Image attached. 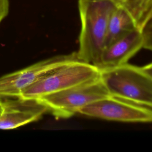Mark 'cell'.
Here are the masks:
<instances>
[{
	"label": "cell",
	"mask_w": 152,
	"mask_h": 152,
	"mask_svg": "<svg viewBox=\"0 0 152 152\" xmlns=\"http://www.w3.org/2000/svg\"><path fill=\"white\" fill-rule=\"evenodd\" d=\"M99 76L97 66L84 61L74 52L67 54L61 64L24 89L20 97L37 99Z\"/></svg>",
	"instance_id": "obj_2"
},
{
	"label": "cell",
	"mask_w": 152,
	"mask_h": 152,
	"mask_svg": "<svg viewBox=\"0 0 152 152\" xmlns=\"http://www.w3.org/2000/svg\"><path fill=\"white\" fill-rule=\"evenodd\" d=\"M1 109H2V100L0 99V112L1 111Z\"/></svg>",
	"instance_id": "obj_15"
},
{
	"label": "cell",
	"mask_w": 152,
	"mask_h": 152,
	"mask_svg": "<svg viewBox=\"0 0 152 152\" xmlns=\"http://www.w3.org/2000/svg\"><path fill=\"white\" fill-rule=\"evenodd\" d=\"M78 113L111 121L152 123V106L112 95L84 107Z\"/></svg>",
	"instance_id": "obj_5"
},
{
	"label": "cell",
	"mask_w": 152,
	"mask_h": 152,
	"mask_svg": "<svg viewBox=\"0 0 152 152\" xmlns=\"http://www.w3.org/2000/svg\"><path fill=\"white\" fill-rule=\"evenodd\" d=\"M135 29L138 28L130 15L123 9L116 7L109 18L104 48Z\"/></svg>",
	"instance_id": "obj_9"
},
{
	"label": "cell",
	"mask_w": 152,
	"mask_h": 152,
	"mask_svg": "<svg viewBox=\"0 0 152 152\" xmlns=\"http://www.w3.org/2000/svg\"><path fill=\"white\" fill-rule=\"evenodd\" d=\"M143 37V48L152 51V15L141 29Z\"/></svg>",
	"instance_id": "obj_11"
},
{
	"label": "cell",
	"mask_w": 152,
	"mask_h": 152,
	"mask_svg": "<svg viewBox=\"0 0 152 152\" xmlns=\"http://www.w3.org/2000/svg\"><path fill=\"white\" fill-rule=\"evenodd\" d=\"M2 100L0 129H10L35 122L48 112L46 106L37 99L20 97Z\"/></svg>",
	"instance_id": "obj_7"
},
{
	"label": "cell",
	"mask_w": 152,
	"mask_h": 152,
	"mask_svg": "<svg viewBox=\"0 0 152 152\" xmlns=\"http://www.w3.org/2000/svg\"><path fill=\"white\" fill-rule=\"evenodd\" d=\"M117 7L125 10L141 30L152 15V0H110Z\"/></svg>",
	"instance_id": "obj_10"
},
{
	"label": "cell",
	"mask_w": 152,
	"mask_h": 152,
	"mask_svg": "<svg viewBox=\"0 0 152 152\" xmlns=\"http://www.w3.org/2000/svg\"><path fill=\"white\" fill-rule=\"evenodd\" d=\"M66 55L45 59L0 77V99L20 97L21 91L61 64Z\"/></svg>",
	"instance_id": "obj_6"
},
{
	"label": "cell",
	"mask_w": 152,
	"mask_h": 152,
	"mask_svg": "<svg viewBox=\"0 0 152 152\" xmlns=\"http://www.w3.org/2000/svg\"><path fill=\"white\" fill-rule=\"evenodd\" d=\"M100 78L109 95L152 106V75L128 63L100 69Z\"/></svg>",
	"instance_id": "obj_3"
},
{
	"label": "cell",
	"mask_w": 152,
	"mask_h": 152,
	"mask_svg": "<svg viewBox=\"0 0 152 152\" xmlns=\"http://www.w3.org/2000/svg\"><path fill=\"white\" fill-rule=\"evenodd\" d=\"M81 20L79 48L80 58L97 66L104 49L109 18L116 6L110 0H78Z\"/></svg>",
	"instance_id": "obj_1"
},
{
	"label": "cell",
	"mask_w": 152,
	"mask_h": 152,
	"mask_svg": "<svg viewBox=\"0 0 152 152\" xmlns=\"http://www.w3.org/2000/svg\"><path fill=\"white\" fill-rule=\"evenodd\" d=\"M9 12V1L0 0V23Z\"/></svg>",
	"instance_id": "obj_12"
},
{
	"label": "cell",
	"mask_w": 152,
	"mask_h": 152,
	"mask_svg": "<svg viewBox=\"0 0 152 152\" xmlns=\"http://www.w3.org/2000/svg\"><path fill=\"white\" fill-rule=\"evenodd\" d=\"M144 66H145L147 68H152V62H151L150 64H148L145 65Z\"/></svg>",
	"instance_id": "obj_14"
},
{
	"label": "cell",
	"mask_w": 152,
	"mask_h": 152,
	"mask_svg": "<svg viewBox=\"0 0 152 152\" xmlns=\"http://www.w3.org/2000/svg\"><path fill=\"white\" fill-rule=\"evenodd\" d=\"M109 95L100 78L88 80L39 99L56 118H68L84 107Z\"/></svg>",
	"instance_id": "obj_4"
},
{
	"label": "cell",
	"mask_w": 152,
	"mask_h": 152,
	"mask_svg": "<svg viewBox=\"0 0 152 152\" xmlns=\"http://www.w3.org/2000/svg\"><path fill=\"white\" fill-rule=\"evenodd\" d=\"M142 68L144 69V70H145L147 72H148L151 75H152V68H147V67H145V66H143L142 67Z\"/></svg>",
	"instance_id": "obj_13"
},
{
	"label": "cell",
	"mask_w": 152,
	"mask_h": 152,
	"mask_svg": "<svg viewBox=\"0 0 152 152\" xmlns=\"http://www.w3.org/2000/svg\"><path fill=\"white\" fill-rule=\"evenodd\" d=\"M143 48V37L140 29H135L105 48L100 56L99 69L125 64Z\"/></svg>",
	"instance_id": "obj_8"
}]
</instances>
